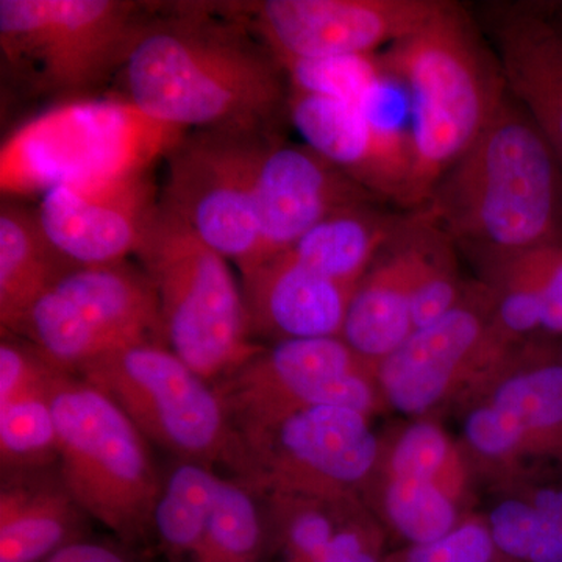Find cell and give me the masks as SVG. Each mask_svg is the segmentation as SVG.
<instances>
[{
    "label": "cell",
    "mask_w": 562,
    "mask_h": 562,
    "mask_svg": "<svg viewBox=\"0 0 562 562\" xmlns=\"http://www.w3.org/2000/svg\"><path fill=\"white\" fill-rule=\"evenodd\" d=\"M44 562H131V560L111 547L79 541L63 547Z\"/></svg>",
    "instance_id": "8d00e7d4"
},
{
    "label": "cell",
    "mask_w": 562,
    "mask_h": 562,
    "mask_svg": "<svg viewBox=\"0 0 562 562\" xmlns=\"http://www.w3.org/2000/svg\"><path fill=\"white\" fill-rule=\"evenodd\" d=\"M316 562H382L379 541L362 527L344 524Z\"/></svg>",
    "instance_id": "d590c367"
},
{
    "label": "cell",
    "mask_w": 562,
    "mask_h": 562,
    "mask_svg": "<svg viewBox=\"0 0 562 562\" xmlns=\"http://www.w3.org/2000/svg\"><path fill=\"white\" fill-rule=\"evenodd\" d=\"M147 18L124 0H2L0 49L33 94H77L124 68Z\"/></svg>",
    "instance_id": "ba28073f"
},
{
    "label": "cell",
    "mask_w": 562,
    "mask_h": 562,
    "mask_svg": "<svg viewBox=\"0 0 562 562\" xmlns=\"http://www.w3.org/2000/svg\"><path fill=\"white\" fill-rule=\"evenodd\" d=\"M255 492L239 480H224L216 508L192 562H261L266 527Z\"/></svg>",
    "instance_id": "484cf974"
},
{
    "label": "cell",
    "mask_w": 562,
    "mask_h": 562,
    "mask_svg": "<svg viewBox=\"0 0 562 562\" xmlns=\"http://www.w3.org/2000/svg\"><path fill=\"white\" fill-rule=\"evenodd\" d=\"M224 480L201 462L180 461L162 483L155 505L154 531L173 560L194 557Z\"/></svg>",
    "instance_id": "cb8c5ba5"
},
{
    "label": "cell",
    "mask_w": 562,
    "mask_h": 562,
    "mask_svg": "<svg viewBox=\"0 0 562 562\" xmlns=\"http://www.w3.org/2000/svg\"><path fill=\"white\" fill-rule=\"evenodd\" d=\"M271 133L202 128L166 155L160 202L203 243L246 272L260 258L255 173Z\"/></svg>",
    "instance_id": "30bf717a"
},
{
    "label": "cell",
    "mask_w": 562,
    "mask_h": 562,
    "mask_svg": "<svg viewBox=\"0 0 562 562\" xmlns=\"http://www.w3.org/2000/svg\"><path fill=\"white\" fill-rule=\"evenodd\" d=\"M449 458V442L436 425L416 424L403 432L392 453V479L435 482Z\"/></svg>",
    "instance_id": "d6a6232c"
},
{
    "label": "cell",
    "mask_w": 562,
    "mask_h": 562,
    "mask_svg": "<svg viewBox=\"0 0 562 562\" xmlns=\"http://www.w3.org/2000/svg\"><path fill=\"white\" fill-rule=\"evenodd\" d=\"M255 192L261 231L260 258L255 266L291 249L338 211L382 203L312 147L284 143L279 135L262 147Z\"/></svg>",
    "instance_id": "5bb4252c"
},
{
    "label": "cell",
    "mask_w": 562,
    "mask_h": 562,
    "mask_svg": "<svg viewBox=\"0 0 562 562\" xmlns=\"http://www.w3.org/2000/svg\"><path fill=\"white\" fill-rule=\"evenodd\" d=\"M160 203L151 169L91 184L52 188L38 216L52 243L80 266L124 261Z\"/></svg>",
    "instance_id": "9a60e30c"
},
{
    "label": "cell",
    "mask_w": 562,
    "mask_h": 562,
    "mask_svg": "<svg viewBox=\"0 0 562 562\" xmlns=\"http://www.w3.org/2000/svg\"><path fill=\"white\" fill-rule=\"evenodd\" d=\"M487 265L562 238V166L512 94L420 209Z\"/></svg>",
    "instance_id": "7a4b0ae2"
},
{
    "label": "cell",
    "mask_w": 562,
    "mask_h": 562,
    "mask_svg": "<svg viewBox=\"0 0 562 562\" xmlns=\"http://www.w3.org/2000/svg\"><path fill=\"white\" fill-rule=\"evenodd\" d=\"M80 265L54 243L38 211L20 203H2L0 210V324L18 333L36 302Z\"/></svg>",
    "instance_id": "7402d4cb"
},
{
    "label": "cell",
    "mask_w": 562,
    "mask_h": 562,
    "mask_svg": "<svg viewBox=\"0 0 562 562\" xmlns=\"http://www.w3.org/2000/svg\"><path fill=\"white\" fill-rule=\"evenodd\" d=\"M487 35L509 94L562 161V31L542 2L487 9Z\"/></svg>",
    "instance_id": "e0dca14e"
},
{
    "label": "cell",
    "mask_w": 562,
    "mask_h": 562,
    "mask_svg": "<svg viewBox=\"0 0 562 562\" xmlns=\"http://www.w3.org/2000/svg\"><path fill=\"white\" fill-rule=\"evenodd\" d=\"M14 472L0 491V562H44L79 542L81 509L61 476Z\"/></svg>",
    "instance_id": "44dd1931"
},
{
    "label": "cell",
    "mask_w": 562,
    "mask_h": 562,
    "mask_svg": "<svg viewBox=\"0 0 562 562\" xmlns=\"http://www.w3.org/2000/svg\"><path fill=\"white\" fill-rule=\"evenodd\" d=\"M360 355L341 336L284 339L251 355L214 382L239 443L305 406H338L364 414L373 394Z\"/></svg>",
    "instance_id": "8fae6325"
},
{
    "label": "cell",
    "mask_w": 562,
    "mask_h": 562,
    "mask_svg": "<svg viewBox=\"0 0 562 562\" xmlns=\"http://www.w3.org/2000/svg\"><path fill=\"white\" fill-rule=\"evenodd\" d=\"M484 335L482 314L462 302L430 327L414 330L380 362V382L392 406L406 414L427 412L482 346Z\"/></svg>",
    "instance_id": "ffe728a7"
},
{
    "label": "cell",
    "mask_w": 562,
    "mask_h": 562,
    "mask_svg": "<svg viewBox=\"0 0 562 562\" xmlns=\"http://www.w3.org/2000/svg\"><path fill=\"white\" fill-rule=\"evenodd\" d=\"M490 531L498 550L514 561L562 562V519L531 503H501L491 513Z\"/></svg>",
    "instance_id": "f1b7e54d"
},
{
    "label": "cell",
    "mask_w": 562,
    "mask_h": 562,
    "mask_svg": "<svg viewBox=\"0 0 562 562\" xmlns=\"http://www.w3.org/2000/svg\"><path fill=\"white\" fill-rule=\"evenodd\" d=\"M18 335L70 373L122 347L166 344L149 277L127 260L74 269L33 305Z\"/></svg>",
    "instance_id": "9c48e42d"
},
{
    "label": "cell",
    "mask_w": 562,
    "mask_h": 562,
    "mask_svg": "<svg viewBox=\"0 0 562 562\" xmlns=\"http://www.w3.org/2000/svg\"><path fill=\"white\" fill-rule=\"evenodd\" d=\"M136 109L183 131L271 133L288 116L290 87L272 52L244 25L203 9L147 18L124 63Z\"/></svg>",
    "instance_id": "6da1fadb"
},
{
    "label": "cell",
    "mask_w": 562,
    "mask_h": 562,
    "mask_svg": "<svg viewBox=\"0 0 562 562\" xmlns=\"http://www.w3.org/2000/svg\"><path fill=\"white\" fill-rule=\"evenodd\" d=\"M292 92L360 103L386 76L382 52L319 60L279 61Z\"/></svg>",
    "instance_id": "4316f807"
},
{
    "label": "cell",
    "mask_w": 562,
    "mask_h": 562,
    "mask_svg": "<svg viewBox=\"0 0 562 562\" xmlns=\"http://www.w3.org/2000/svg\"><path fill=\"white\" fill-rule=\"evenodd\" d=\"M491 406L525 436L562 425V364H547L512 376L495 391Z\"/></svg>",
    "instance_id": "83f0119b"
},
{
    "label": "cell",
    "mask_w": 562,
    "mask_h": 562,
    "mask_svg": "<svg viewBox=\"0 0 562 562\" xmlns=\"http://www.w3.org/2000/svg\"><path fill=\"white\" fill-rule=\"evenodd\" d=\"M250 335L284 339L341 336L351 295L346 286L280 254L241 273Z\"/></svg>",
    "instance_id": "ac0fdd59"
},
{
    "label": "cell",
    "mask_w": 562,
    "mask_h": 562,
    "mask_svg": "<svg viewBox=\"0 0 562 562\" xmlns=\"http://www.w3.org/2000/svg\"><path fill=\"white\" fill-rule=\"evenodd\" d=\"M74 373L109 395L147 441L181 461L228 465L238 476L241 447L220 392L166 344L122 347Z\"/></svg>",
    "instance_id": "52a82bcc"
},
{
    "label": "cell",
    "mask_w": 562,
    "mask_h": 562,
    "mask_svg": "<svg viewBox=\"0 0 562 562\" xmlns=\"http://www.w3.org/2000/svg\"><path fill=\"white\" fill-rule=\"evenodd\" d=\"M424 227L422 211H409L351 295L341 338L362 360L382 361L414 331L412 294Z\"/></svg>",
    "instance_id": "d6986e66"
},
{
    "label": "cell",
    "mask_w": 562,
    "mask_h": 562,
    "mask_svg": "<svg viewBox=\"0 0 562 562\" xmlns=\"http://www.w3.org/2000/svg\"><path fill=\"white\" fill-rule=\"evenodd\" d=\"M386 509L395 530L413 546L438 541L457 528L454 506L435 482L392 479Z\"/></svg>",
    "instance_id": "f546056e"
},
{
    "label": "cell",
    "mask_w": 562,
    "mask_h": 562,
    "mask_svg": "<svg viewBox=\"0 0 562 562\" xmlns=\"http://www.w3.org/2000/svg\"><path fill=\"white\" fill-rule=\"evenodd\" d=\"M560 162H561V166H562V161H560Z\"/></svg>",
    "instance_id": "f35d334b"
},
{
    "label": "cell",
    "mask_w": 562,
    "mask_h": 562,
    "mask_svg": "<svg viewBox=\"0 0 562 562\" xmlns=\"http://www.w3.org/2000/svg\"><path fill=\"white\" fill-rule=\"evenodd\" d=\"M406 217L380 209L379 203L351 206L319 222L283 254L328 279L357 288Z\"/></svg>",
    "instance_id": "603a6c76"
},
{
    "label": "cell",
    "mask_w": 562,
    "mask_h": 562,
    "mask_svg": "<svg viewBox=\"0 0 562 562\" xmlns=\"http://www.w3.org/2000/svg\"><path fill=\"white\" fill-rule=\"evenodd\" d=\"M443 0H266L227 7L279 61L379 54L428 24Z\"/></svg>",
    "instance_id": "4fadbf2b"
},
{
    "label": "cell",
    "mask_w": 562,
    "mask_h": 562,
    "mask_svg": "<svg viewBox=\"0 0 562 562\" xmlns=\"http://www.w3.org/2000/svg\"><path fill=\"white\" fill-rule=\"evenodd\" d=\"M135 255L157 294L166 346L202 379L217 382L261 349L227 258L161 202Z\"/></svg>",
    "instance_id": "5b68a950"
},
{
    "label": "cell",
    "mask_w": 562,
    "mask_h": 562,
    "mask_svg": "<svg viewBox=\"0 0 562 562\" xmlns=\"http://www.w3.org/2000/svg\"><path fill=\"white\" fill-rule=\"evenodd\" d=\"M465 438L473 449L487 457H502L516 449L525 435L494 406L475 409L465 420Z\"/></svg>",
    "instance_id": "836d02e7"
},
{
    "label": "cell",
    "mask_w": 562,
    "mask_h": 562,
    "mask_svg": "<svg viewBox=\"0 0 562 562\" xmlns=\"http://www.w3.org/2000/svg\"><path fill=\"white\" fill-rule=\"evenodd\" d=\"M151 120L127 99L57 105L11 133L0 151L3 194H41L154 169L184 133Z\"/></svg>",
    "instance_id": "277c9868"
},
{
    "label": "cell",
    "mask_w": 562,
    "mask_h": 562,
    "mask_svg": "<svg viewBox=\"0 0 562 562\" xmlns=\"http://www.w3.org/2000/svg\"><path fill=\"white\" fill-rule=\"evenodd\" d=\"M236 480L251 491L336 501L372 471L379 443L364 414L305 406L241 442Z\"/></svg>",
    "instance_id": "7c38bea8"
},
{
    "label": "cell",
    "mask_w": 562,
    "mask_h": 562,
    "mask_svg": "<svg viewBox=\"0 0 562 562\" xmlns=\"http://www.w3.org/2000/svg\"><path fill=\"white\" fill-rule=\"evenodd\" d=\"M61 482L81 512L121 541L154 531L162 483L147 439L109 395L60 371L52 391Z\"/></svg>",
    "instance_id": "8992f818"
},
{
    "label": "cell",
    "mask_w": 562,
    "mask_h": 562,
    "mask_svg": "<svg viewBox=\"0 0 562 562\" xmlns=\"http://www.w3.org/2000/svg\"><path fill=\"white\" fill-rule=\"evenodd\" d=\"M538 295L542 330L562 333V238L541 244L492 266Z\"/></svg>",
    "instance_id": "4dcf8cb0"
},
{
    "label": "cell",
    "mask_w": 562,
    "mask_h": 562,
    "mask_svg": "<svg viewBox=\"0 0 562 562\" xmlns=\"http://www.w3.org/2000/svg\"><path fill=\"white\" fill-rule=\"evenodd\" d=\"M502 273L503 295L497 319L503 333L525 335L542 328L541 303L538 295L519 281Z\"/></svg>",
    "instance_id": "e575fe53"
},
{
    "label": "cell",
    "mask_w": 562,
    "mask_h": 562,
    "mask_svg": "<svg viewBox=\"0 0 562 562\" xmlns=\"http://www.w3.org/2000/svg\"><path fill=\"white\" fill-rule=\"evenodd\" d=\"M542 5L554 24L562 31V2H542Z\"/></svg>",
    "instance_id": "74e56055"
},
{
    "label": "cell",
    "mask_w": 562,
    "mask_h": 562,
    "mask_svg": "<svg viewBox=\"0 0 562 562\" xmlns=\"http://www.w3.org/2000/svg\"><path fill=\"white\" fill-rule=\"evenodd\" d=\"M391 562H517L495 546L490 528L464 524L438 541L414 546Z\"/></svg>",
    "instance_id": "1f68e13d"
},
{
    "label": "cell",
    "mask_w": 562,
    "mask_h": 562,
    "mask_svg": "<svg viewBox=\"0 0 562 562\" xmlns=\"http://www.w3.org/2000/svg\"><path fill=\"white\" fill-rule=\"evenodd\" d=\"M54 379L0 402V457L3 471H36L58 460V435L52 408Z\"/></svg>",
    "instance_id": "d4e9b609"
},
{
    "label": "cell",
    "mask_w": 562,
    "mask_h": 562,
    "mask_svg": "<svg viewBox=\"0 0 562 562\" xmlns=\"http://www.w3.org/2000/svg\"><path fill=\"white\" fill-rule=\"evenodd\" d=\"M382 58L408 94L413 161L406 210L416 211L482 135L508 88L494 50L452 2Z\"/></svg>",
    "instance_id": "3957f363"
},
{
    "label": "cell",
    "mask_w": 562,
    "mask_h": 562,
    "mask_svg": "<svg viewBox=\"0 0 562 562\" xmlns=\"http://www.w3.org/2000/svg\"><path fill=\"white\" fill-rule=\"evenodd\" d=\"M288 117L306 146L341 169L380 201L408 206L412 143L373 124L339 99L290 91Z\"/></svg>",
    "instance_id": "2e32d148"
}]
</instances>
